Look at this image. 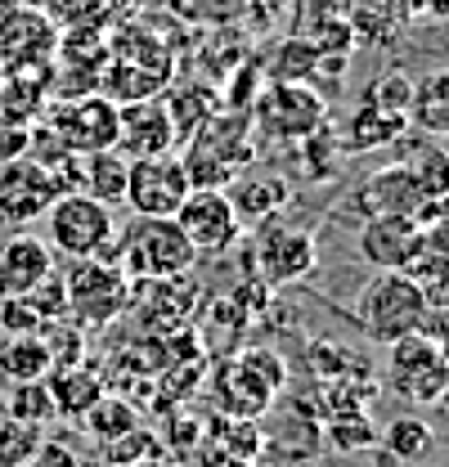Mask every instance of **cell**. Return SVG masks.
Returning <instances> with one entry per match:
<instances>
[{"label":"cell","instance_id":"1","mask_svg":"<svg viewBox=\"0 0 449 467\" xmlns=\"http://www.w3.org/2000/svg\"><path fill=\"white\" fill-rule=\"evenodd\" d=\"M180 162L193 189H224L238 171H247L256 162V130H252L247 109L212 113L203 121V130L184 144Z\"/></svg>","mask_w":449,"mask_h":467},{"label":"cell","instance_id":"2","mask_svg":"<svg viewBox=\"0 0 449 467\" xmlns=\"http://www.w3.org/2000/svg\"><path fill=\"white\" fill-rule=\"evenodd\" d=\"M109 256L121 265L131 284H153V279H184L198 261L189 238L171 216H135L126 230H117Z\"/></svg>","mask_w":449,"mask_h":467},{"label":"cell","instance_id":"3","mask_svg":"<svg viewBox=\"0 0 449 467\" xmlns=\"http://www.w3.org/2000/svg\"><path fill=\"white\" fill-rule=\"evenodd\" d=\"M427 310H432V301L404 270H373L355 296V324L378 347H392L400 337L418 333Z\"/></svg>","mask_w":449,"mask_h":467},{"label":"cell","instance_id":"4","mask_svg":"<svg viewBox=\"0 0 449 467\" xmlns=\"http://www.w3.org/2000/svg\"><path fill=\"white\" fill-rule=\"evenodd\" d=\"M63 296H68V324L77 328H104L117 315H126L131 279L112 256H77L58 270Z\"/></svg>","mask_w":449,"mask_h":467},{"label":"cell","instance_id":"5","mask_svg":"<svg viewBox=\"0 0 449 467\" xmlns=\"http://www.w3.org/2000/svg\"><path fill=\"white\" fill-rule=\"evenodd\" d=\"M247 117H252V130H261L275 144H301V140L319 135L324 126H333L324 95L301 81H270L252 99Z\"/></svg>","mask_w":449,"mask_h":467},{"label":"cell","instance_id":"6","mask_svg":"<svg viewBox=\"0 0 449 467\" xmlns=\"http://www.w3.org/2000/svg\"><path fill=\"white\" fill-rule=\"evenodd\" d=\"M41 221H46V243H50V252H58L63 261H77V256H109L112 238H117V216H112V207L86 198V193H77V189H72V193H58Z\"/></svg>","mask_w":449,"mask_h":467},{"label":"cell","instance_id":"7","mask_svg":"<svg viewBox=\"0 0 449 467\" xmlns=\"http://www.w3.org/2000/svg\"><path fill=\"white\" fill-rule=\"evenodd\" d=\"M287 387V364L270 347L261 350H243L238 359H229L216 378V400L229 418H256L275 405Z\"/></svg>","mask_w":449,"mask_h":467},{"label":"cell","instance_id":"8","mask_svg":"<svg viewBox=\"0 0 449 467\" xmlns=\"http://www.w3.org/2000/svg\"><path fill=\"white\" fill-rule=\"evenodd\" d=\"M387 387L404 405H445L449 400V359L423 333H409L387 347Z\"/></svg>","mask_w":449,"mask_h":467},{"label":"cell","instance_id":"9","mask_svg":"<svg viewBox=\"0 0 449 467\" xmlns=\"http://www.w3.org/2000/svg\"><path fill=\"white\" fill-rule=\"evenodd\" d=\"M315 265H319V238L310 225L292 221L287 212L256 225V270L270 288H287V284L310 279Z\"/></svg>","mask_w":449,"mask_h":467},{"label":"cell","instance_id":"10","mask_svg":"<svg viewBox=\"0 0 449 467\" xmlns=\"http://www.w3.org/2000/svg\"><path fill=\"white\" fill-rule=\"evenodd\" d=\"M58 193H72V189H63V180L46 162L23 153V158L0 167V221L32 225V221H41L50 212V202Z\"/></svg>","mask_w":449,"mask_h":467},{"label":"cell","instance_id":"11","mask_svg":"<svg viewBox=\"0 0 449 467\" xmlns=\"http://www.w3.org/2000/svg\"><path fill=\"white\" fill-rule=\"evenodd\" d=\"M189 171L175 153H162V158H140L126 167V207L135 216H175L180 202L189 198Z\"/></svg>","mask_w":449,"mask_h":467},{"label":"cell","instance_id":"12","mask_svg":"<svg viewBox=\"0 0 449 467\" xmlns=\"http://www.w3.org/2000/svg\"><path fill=\"white\" fill-rule=\"evenodd\" d=\"M46 130L77 158L104 153V149L117 144V104L109 95H86V99L58 104L50 113V121H46Z\"/></svg>","mask_w":449,"mask_h":467},{"label":"cell","instance_id":"13","mask_svg":"<svg viewBox=\"0 0 449 467\" xmlns=\"http://www.w3.org/2000/svg\"><path fill=\"white\" fill-rule=\"evenodd\" d=\"M58 55V27L41 9H9L0 18V67L5 72H50Z\"/></svg>","mask_w":449,"mask_h":467},{"label":"cell","instance_id":"14","mask_svg":"<svg viewBox=\"0 0 449 467\" xmlns=\"http://www.w3.org/2000/svg\"><path fill=\"white\" fill-rule=\"evenodd\" d=\"M180 234L189 238V247L198 256L207 252H229L238 238H243V225L224 198V189H189V198L180 202V212L171 216Z\"/></svg>","mask_w":449,"mask_h":467},{"label":"cell","instance_id":"15","mask_svg":"<svg viewBox=\"0 0 449 467\" xmlns=\"http://www.w3.org/2000/svg\"><path fill=\"white\" fill-rule=\"evenodd\" d=\"M224 198H229L238 225H243V230H256V225H266V221H275V216L287 212L292 184H287V175L275 171V167H256V162H252L247 171H238L224 184Z\"/></svg>","mask_w":449,"mask_h":467},{"label":"cell","instance_id":"16","mask_svg":"<svg viewBox=\"0 0 449 467\" xmlns=\"http://www.w3.org/2000/svg\"><path fill=\"white\" fill-rule=\"evenodd\" d=\"M126 162L140 158H162L175 149V130L162 99H135V104H117V144H112Z\"/></svg>","mask_w":449,"mask_h":467},{"label":"cell","instance_id":"17","mask_svg":"<svg viewBox=\"0 0 449 467\" xmlns=\"http://www.w3.org/2000/svg\"><path fill=\"white\" fill-rule=\"evenodd\" d=\"M360 247L373 270H409L427 247V225L418 216H364Z\"/></svg>","mask_w":449,"mask_h":467},{"label":"cell","instance_id":"18","mask_svg":"<svg viewBox=\"0 0 449 467\" xmlns=\"http://www.w3.org/2000/svg\"><path fill=\"white\" fill-rule=\"evenodd\" d=\"M55 275V252L46 238L37 234H9L0 238V301H18L32 288H41V279Z\"/></svg>","mask_w":449,"mask_h":467},{"label":"cell","instance_id":"19","mask_svg":"<svg viewBox=\"0 0 449 467\" xmlns=\"http://www.w3.org/2000/svg\"><path fill=\"white\" fill-rule=\"evenodd\" d=\"M126 310H135L140 319H149L144 328L171 333L189 319L193 310V284L189 279H153V284H131Z\"/></svg>","mask_w":449,"mask_h":467},{"label":"cell","instance_id":"20","mask_svg":"<svg viewBox=\"0 0 449 467\" xmlns=\"http://www.w3.org/2000/svg\"><path fill=\"white\" fill-rule=\"evenodd\" d=\"M360 207H364V216H418L423 225H427V212H432V202L418 193V184L409 180V171L400 162L364 180Z\"/></svg>","mask_w":449,"mask_h":467},{"label":"cell","instance_id":"21","mask_svg":"<svg viewBox=\"0 0 449 467\" xmlns=\"http://www.w3.org/2000/svg\"><path fill=\"white\" fill-rule=\"evenodd\" d=\"M400 135H409V117L387 113V109L360 99V109L346 117V126H341V149L346 153H373V149L400 144Z\"/></svg>","mask_w":449,"mask_h":467},{"label":"cell","instance_id":"22","mask_svg":"<svg viewBox=\"0 0 449 467\" xmlns=\"http://www.w3.org/2000/svg\"><path fill=\"white\" fill-rule=\"evenodd\" d=\"M50 396H55V413L58 418H86L90 409L99 405V396H109V382L99 368H90L86 359L81 364H63L50 368Z\"/></svg>","mask_w":449,"mask_h":467},{"label":"cell","instance_id":"23","mask_svg":"<svg viewBox=\"0 0 449 467\" xmlns=\"http://www.w3.org/2000/svg\"><path fill=\"white\" fill-rule=\"evenodd\" d=\"M400 144H409L395 162L409 171V180L418 184V193L436 207V202H449V149L432 144V140H409L400 135Z\"/></svg>","mask_w":449,"mask_h":467},{"label":"cell","instance_id":"24","mask_svg":"<svg viewBox=\"0 0 449 467\" xmlns=\"http://www.w3.org/2000/svg\"><path fill=\"white\" fill-rule=\"evenodd\" d=\"M55 368V355L46 333H9L0 337V378L14 387V382H41L50 378Z\"/></svg>","mask_w":449,"mask_h":467},{"label":"cell","instance_id":"25","mask_svg":"<svg viewBox=\"0 0 449 467\" xmlns=\"http://www.w3.org/2000/svg\"><path fill=\"white\" fill-rule=\"evenodd\" d=\"M409 126H418L427 140H449V67H432L413 81Z\"/></svg>","mask_w":449,"mask_h":467},{"label":"cell","instance_id":"26","mask_svg":"<svg viewBox=\"0 0 449 467\" xmlns=\"http://www.w3.org/2000/svg\"><path fill=\"white\" fill-rule=\"evenodd\" d=\"M126 158L117 149H104V153H86L77 158V193L104 202V207H117L126 198Z\"/></svg>","mask_w":449,"mask_h":467},{"label":"cell","instance_id":"27","mask_svg":"<svg viewBox=\"0 0 449 467\" xmlns=\"http://www.w3.org/2000/svg\"><path fill=\"white\" fill-rule=\"evenodd\" d=\"M81 427H86L99 445H112V441L140 431V409L131 405L126 396H99V405L81 418Z\"/></svg>","mask_w":449,"mask_h":467},{"label":"cell","instance_id":"28","mask_svg":"<svg viewBox=\"0 0 449 467\" xmlns=\"http://www.w3.org/2000/svg\"><path fill=\"white\" fill-rule=\"evenodd\" d=\"M0 400H5V413L18 418V422H32V427L58 422L55 396H50V382H46V378H41V382H14L9 396H0Z\"/></svg>","mask_w":449,"mask_h":467},{"label":"cell","instance_id":"29","mask_svg":"<svg viewBox=\"0 0 449 467\" xmlns=\"http://www.w3.org/2000/svg\"><path fill=\"white\" fill-rule=\"evenodd\" d=\"M432 427L423 422V418H413V413H404V418H395L392 427L382 431V445H387V454L400 459V463H418V459H427V450H432Z\"/></svg>","mask_w":449,"mask_h":467},{"label":"cell","instance_id":"30","mask_svg":"<svg viewBox=\"0 0 449 467\" xmlns=\"http://www.w3.org/2000/svg\"><path fill=\"white\" fill-rule=\"evenodd\" d=\"M41 441H46V427L0 413V467H27V459L41 450Z\"/></svg>","mask_w":449,"mask_h":467},{"label":"cell","instance_id":"31","mask_svg":"<svg viewBox=\"0 0 449 467\" xmlns=\"http://www.w3.org/2000/svg\"><path fill=\"white\" fill-rule=\"evenodd\" d=\"M364 99L378 104V109H387V113L409 117V104H413V77H409V67H387V72H378V77L364 86Z\"/></svg>","mask_w":449,"mask_h":467},{"label":"cell","instance_id":"32","mask_svg":"<svg viewBox=\"0 0 449 467\" xmlns=\"http://www.w3.org/2000/svg\"><path fill=\"white\" fill-rule=\"evenodd\" d=\"M319 72V46L310 36H292L283 41L279 55H275V81H310Z\"/></svg>","mask_w":449,"mask_h":467},{"label":"cell","instance_id":"33","mask_svg":"<svg viewBox=\"0 0 449 467\" xmlns=\"http://www.w3.org/2000/svg\"><path fill=\"white\" fill-rule=\"evenodd\" d=\"M27 149H32V126H23V121L0 113V167L14 162V158H23Z\"/></svg>","mask_w":449,"mask_h":467},{"label":"cell","instance_id":"34","mask_svg":"<svg viewBox=\"0 0 449 467\" xmlns=\"http://www.w3.org/2000/svg\"><path fill=\"white\" fill-rule=\"evenodd\" d=\"M329 436H333L337 450H355V445H373V427H369V418L364 413H350V418H341L329 427Z\"/></svg>","mask_w":449,"mask_h":467},{"label":"cell","instance_id":"35","mask_svg":"<svg viewBox=\"0 0 449 467\" xmlns=\"http://www.w3.org/2000/svg\"><path fill=\"white\" fill-rule=\"evenodd\" d=\"M27 467H86L77 459V450L68 445V441H55V436H46L41 441V450L27 459Z\"/></svg>","mask_w":449,"mask_h":467},{"label":"cell","instance_id":"36","mask_svg":"<svg viewBox=\"0 0 449 467\" xmlns=\"http://www.w3.org/2000/svg\"><path fill=\"white\" fill-rule=\"evenodd\" d=\"M418 333H423V337H427V342L449 359V301L427 310V319H423V328H418Z\"/></svg>","mask_w":449,"mask_h":467},{"label":"cell","instance_id":"37","mask_svg":"<svg viewBox=\"0 0 449 467\" xmlns=\"http://www.w3.org/2000/svg\"><path fill=\"white\" fill-rule=\"evenodd\" d=\"M0 396H5V391H0ZM0 413H5V400H0Z\"/></svg>","mask_w":449,"mask_h":467},{"label":"cell","instance_id":"38","mask_svg":"<svg viewBox=\"0 0 449 467\" xmlns=\"http://www.w3.org/2000/svg\"><path fill=\"white\" fill-rule=\"evenodd\" d=\"M158 467H175V463H158Z\"/></svg>","mask_w":449,"mask_h":467},{"label":"cell","instance_id":"39","mask_svg":"<svg viewBox=\"0 0 449 467\" xmlns=\"http://www.w3.org/2000/svg\"><path fill=\"white\" fill-rule=\"evenodd\" d=\"M0 81H5V67H0Z\"/></svg>","mask_w":449,"mask_h":467}]
</instances>
